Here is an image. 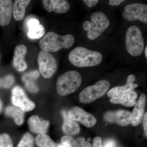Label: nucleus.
<instances>
[{"instance_id": "nucleus-1", "label": "nucleus", "mask_w": 147, "mask_h": 147, "mask_svg": "<svg viewBox=\"0 0 147 147\" xmlns=\"http://www.w3.org/2000/svg\"><path fill=\"white\" fill-rule=\"evenodd\" d=\"M68 59L73 65L79 67L95 66L102 62V56L97 51L82 47H75L69 53Z\"/></svg>"}, {"instance_id": "nucleus-2", "label": "nucleus", "mask_w": 147, "mask_h": 147, "mask_svg": "<svg viewBox=\"0 0 147 147\" xmlns=\"http://www.w3.org/2000/svg\"><path fill=\"white\" fill-rule=\"evenodd\" d=\"M75 42V38L72 35H59L53 32L45 35L39 41V46L43 51L56 52L62 49H69Z\"/></svg>"}, {"instance_id": "nucleus-3", "label": "nucleus", "mask_w": 147, "mask_h": 147, "mask_svg": "<svg viewBox=\"0 0 147 147\" xmlns=\"http://www.w3.org/2000/svg\"><path fill=\"white\" fill-rule=\"evenodd\" d=\"M82 81L81 74L76 70H69L63 74L57 82V90L60 95L65 96L76 91Z\"/></svg>"}, {"instance_id": "nucleus-4", "label": "nucleus", "mask_w": 147, "mask_h": 147, "mask_svg": "<svg viewBox=\"0 0 147 147\" xmlns=\"http://www.w3.org/2000/svg\"><path fill=\"white\" fill-rule=\"evenodd\" d=\"M91 21L84 22L83 29L87 31V36L89 39L93 40L102 34L110 25V20L104 13L96 11L92 14Z\"/></svg>"}, {"instance_id": "nucleus-5", "label": "nucleus", "mask_w": 147, "mask_h": 147, "mask_svg": "<svg viewBox=\"0 0 147 147\" xmlns=\"http://www.w3.org/2000/svg\"><path fill=\"white\" fill-rule=\"evenodd\" d=\"M125 46L127 52L133 57H138L144 49V40L142 31L135 26L129 27L125 35Z\"/></svg>"}, {"instance_id": "nucleus-6", "label": "nucleus", "mask_w": 147, "mask_h": 147, "mask_svg": "<svg viewBox=\"0 0 147 147\" xmlns=\"http://www.w3.org/2000/svg\"><path fill=\"white\" fill-rule=\"evenodd\" d=\"M110 87V82L106 80H100L94 85L87 87L79 94L80 102L83 103L92 102L105 95Z\"/></svg>"}, {"instance_id": "nucleus-7", "label": "nucleus", "mask_w": 147, "mask_h": 147, "mask_svg": "<svg viewBox=\"0 0 147 147\" xmlns=\"http://www.w3.org/2000/svg\"><path fill=\"white\" fill-rule=\"evenodd\" d=\"M38 63L40 72L44 78H50L57 69V60L49 52L40 51L38 57Z\"/></svg>"}, {"instance_id": "nucleus-8", "label": "nucleus", "mask_w": 147, "mask_h": 147, "mask_svg": "<svg viewBox=\"0 0 147 147\" xmlns=\"http://www.w3.org/2000/svg\"><path fill=\"white\" fill-rule=\"evenodd\" d=\"M123 16L129 21L139 20L147 24V5L140 3H134L125 6Z\"/></svg>"}, {"instance_id": "nucleus-9", "label": "nucleus", "mask_w": 147, "mask_h": 147, "mask_svg": "<svg viewBox=\"0 0 147 147\" xmlns=\"http://www.w3.org/2000/svg\"><path fill=\"white\" fill-rule=\"evenodd\" d=\"M11 99L13 105L24 112H30L35 107L34 102L29 99L24 90L19 86H16L12 89Z\"/></svg>"}, {"instance_id": "nucleus-10", "label": "nucleus", "mask_w": 147, "mask_h": 147, "mask_svg": "<svg viewBox=\"0 0 147 147\" xmlns=\"http://www.w3.org/2000/svg\"><path fill=\"white\" fill-rule=\"evenodd\" d=\"M69 118L75 121H78L87 127L94 126L97 120L95 117L79 107H74L69 110Z\"/></svg>"}, {"instance_id": "nucleus-11", "label": "nucleus", "mask_w": 147, "mask_h": 147, "mask_svg": "<svg viewBox=\"0 0 147 147\" xmlns=\"http://www.w3.org/2000/svg\"><path fill=\"white\" fill-rule=\"evenodd\" d=\"M131 115V112L127 110H118L106 112L103 115V118L108 122L126 126L130 123Z\"/></svg>"}, {"instance_id": "nucleus-12", "label": "nucleus", "mask_w": 147, "mask_h": 147, "mask_svg": "<svg viewBox=\"0 0 147 147\" xmlns=\"http://www.w3.org/2000/svg\"><path fill=\"white\" fill-rule=\"evenodd\" d=\"M146 96L144 94H142L139 100L134 105L131 113V125L136 126L139 125L143 120L146 108Z\"/></svg>"}, {"instance_id": "nucleus-13", "label": "nucleus", "mask_w": 147, "mask_h": 147, "mask_svg": "<svg viewBox=\"0 0 147 147\" xmlns=\"http://www.w3.org/2000/svg\"><path fill=\"white\" fill-rule=\"evenodd\" d=\"M27 52L26 46L23 44H19L15 47L13 63L14 68L18 71H25L28 68V64L25 60Z\"/></svg>"}, {"instance_id": "nucleus-14", "label": "nucleus", "mask_w": 147, "mask_h": 147, "mask_svg": "<svg viewBox=\"0 0 147 147\" xmlns=\"http://www.w3.org/2000/svg\"><path fill=\"white\" fill-rule=\"evenodd\" d=\"M136 77L133 74H130L127 77L125 85L115 87L110 90L107 93L108 97L112 98L120 96L132 91L138 86L136 84H134Z\"/></svg>"}, {"instance_id": "nucleus-15", "label": "nucleus", "mask_w": 147, "mask_h": 147, "mask_svg": "<svg viewBox=\"0 0 147 147\" xmlns=\"http://www.w3.org/2000/svg\"><path fill=\"white\" fill-rule=\"evenodd\" d=\"M42 5L48 12L63 13L67 12L70 6L67 1L65 0H43Z\"/></svg>"}, {"instance_id": "nucleus-16", "label": "nucleus", "mask_w": 147, "mask_h": 147, "mask_svg": "<svg viewBox=\"0 0 147 147\" xmlns=\"http://www.w3.org/2000/svg\"><path fill=\"white\" fill-rule=\"evenodd\" d=\"M28 125L30 130L35 134H46L50 126V122L47 120H41L37 115L30 117L28 120Z\"/></svg>"}, {"instance_id": "nucleus-17", "label": "nucleus", "mask_w": 147, "mask_h": 147, "mask_svg": "<svg viewBox=\"0 0 147 147\" xmlns=\"http://www.w3.org/2000/svg\"><path fill=\"white\" fill-rule=\"evenodd\" d=\"M12 1L0 0V26H8L11 21L12 14Z\"/></svg>"}, {"instance_id": "nucleus-18", "label": "nucleus", "mask_w": 147, "mask_h": 147, "mask_svg": "<svg viewBox=\"0 0 147 147\" xmlns=\"http://www.w3.org/2000/svg\"><path fill=\"white\" fill-rule=\"evenodd\" d=\"M27 26L28 28L27 35L30 39H39L45 34V28L36 18L30 19L27 22Z\"/></svg>"}, {"instance_id": "nucleus-19", "label": "nucleus", "mask_w": 147, "mask_h": 147, "mask_svg": "<svg viewBox=\"0 0 147 147\" xmlns=\"http://www.w3.org/2000/svg\"><path fill=\"white\" fill-rule=\"evenodd\" d=\"M137 97V92L132 91L122 95L112 98L110 101L113 104H121L126 107H130L135 105Z\"/></svg>"}, {"instance_id": "nucleus-20", "label": "nucleus", "mask_w": 147, "mask_h": 147, "mask_svg": "<svg viewBox=\"0 0 147 147\" xmlns=\"http://www.w3.org/2000/svg\"><path fill=\"white\" fill-rule=\"evenodd\" d=\"M62 115L64 119L62 130L64 133L68 136H72L79 134L80 131L79 123L69 118L68 116L65 111L63 112Z\"/></svg>"}, {"instance_id": "nucleus-21", "label": "nucleus", "mask_w": 147, "mask_h": 147, "mask_svg": "<svg viewBox=\"0 0 147 147\" xmlns=\"http://www.w3.org/2000/svg\"><path fill=\"white\" fill-rule=\"evenodd\" d=\"M61 140L62 144L68 147H91L90 142L82 137L74 139L71 136L65 135Z\"/></svg>"}, {"instance_id": "nucleus-22", "label": "nucleus", "mask_w": 147, "mask_h": 147, "mask_svg": "<svg viewBox=\"0 0 147 147\" xmlns=\"http://www.w3.org/2000/svg\"><path fill=\"white\" fill-rule=\"evenodd\" d=\"M30 1V0H16L14 1L12 7V13L16 21H21L24 18L26 8Z\"/></svg>"}, {"instance_id": "nucleus-23", "label": "nucleus", "mask_w": 147, "mask_h": 147, "mask_svg": "<svg viewBox=\"0 0 147 147\" xmlns=\"http://www.w3.org/2000/svg\"><path fill=\"white\" fill-rule=\"evenodd\" d=\"M5 115L12 117L17 125H21L24 122L25 114L24 111L16 106L9 105L6 108Z\"/></svg>"}, {"instance_id": "nucleus-24", "label": "nucleus", "mask_w": 147, "mask_h": 147, "mask_svg": "<svg viewBox=\"0 0 147 147\" xmlns=\"http://www.w3.org/2000/svg\"><path fill=\"white\" fill-rule=\"evenodd\" d=\"M22 79L25 82V86L28 90L33 93H36L38 92L39 88L34 82L36 79L34 75L33 71L24 74Z\"/></svg>"}, {"instance_id": "nucleus-25", "label": "nucleus", "mask_w": 147, "mask_h": 147, "mask_svg": "<svg viewBox=\"0 0 147 147\" xmlns=\"http://www.w3.org/2000/svg\"><path fill=\"white\" fill-rule=\"evenodd\" d=\"M35 141L38 147H56V143L46 134H38Z\"/></svg>"}, {"instance_id": "nucleus-26", "label": "nucleus", "mask_w": 147, "mask_h": 147, "mask_svg": "<svg viewBox=\"0 0 147 147\" xmlns=\"http://www.w3.org/2000/svg\"><path fill=\"white\" fill-rule=\"evenodd\" d=\"M34 142L33 137L28 132L24 134L17 147H34Z\"/></svg>"}, {"instance_id": "nucleus-27", "label": "nucleus", "mask_w": 147, "mask_h": 147, "mask_svg": "<svg viewBox=\"0 0 147 147\" xmlns=\"http://www.w3.org/2000/svg\"><path fill=\"white\" fill-rule=\"evenodd\" d=\"M0 147H13V141L9 134H0Z\"/></svg>"}, {"instance_id": "nucleus-28", "label": "nucleus", "mask_w": 147, "mask_h": 147, "mask_svg": "<svg viewBox=\"0 0 147 147\" xmlns=\"http://www.w3.org/2000/svg\"><path fill=\"white\" fill-rule=\"evenodd\" d=\"M14 82V77L11 75H9L3 78H0V88H8L13 85Z\"/></svg>"}, {"instance_id": "nucleus-29", "label": "nucleus", "mask_w": 147, "mask_h": 147, "mask_svg": "<svg viewBox=\"0 0 147 147\" xmlns=\"http://www.w3.org/2000/svg\"><path fill=\"white\" fill-rule=\"evenodd\" d=\"M91 147H102L101 138L99 137H95L93 141Z\"/></svg>"}, {"instance_id": "nucleus-30", "label": "nucleus", "mask_w": 147, "mask_h": 147, "mask_svg": "<svg viewBox=\"0 0 147 147\" xmlns=\"http://www.w3.org/2000/svg\"><path fill=\"white\" fill-rule=\"evenodd\" d=\"M98 0H84V2L85 3L88 7H92L96 5L98 3Z\"/></svg>"}, {"instance_id": "nucleus-31", "label": "nucleus", "mask_w": 147, "mask_h": 147, "mask_svg": "<svg viewBox=\"0 0 147 147\" xmlns=\"http://www.w3.org/2000/svg\"><path fill=\"white\" fill-rule=\"evenodd\" d=\"M143 125H144V129L145 134L146 137L147 136V113H145L143 118Z\"/></svg>"}, {"instance_id": "nucleus-32", "label": "nucleus", "mask_w": 147, "mask_h": 147, "mask_svg": "<svg viewBox=\"0 0 147 147\" xmlns=\"http://www.w3.org/2000/svg\"><path fill=\"white\" fill-rule=\"evenodd\" d=\"M123 0H110L109 1V5L112 6H118L124 1Z\"/></svg>"}, {"instance_id": "nucleus-33", "label": "nucleus", "mask_w": 147, "mask_h": 147, "mask_svg": "<svg viewBox=\"0 0 147 147\" xmlns=\"http://www.w3.org/2000/svg\"><path fill=\"white\" fill-rule=\"evenodd\" d=\"M115 143L113 141H109L107 142L104 145V146H102V147H115Z\"/></svg>"}, {"instance_id": "nucleus-34", "label": "nucleus", "mask_w": 147, "mask_h": 147, "mask_svg": "<svg viewBox=\"0 0 147 147\" xmlns=\"http://www.w3.org/2000/svg\"><path fill=\"white\" fill-rule=\"evenodd\" d=\"M3 109V103L2 102L1 100V98H0V113L1 112L2 110Z\"/></svg>"}, {"instance_id": "nucleus-35", "label": "nucleus", "mask_w": 147, "mask_h": 147, "mask_svg": "<svg viewBox=\"0 0 147 147\" xmlns=\"http://www.w3.org/2000/svg\"><path fill=\"white\" fill-rule=\"evenodd\" d=\"M147 47L146 46V48L145 49V57H146V59H147Z\"/></svg>"}, {"instance_id": "nucleus-36", "label": "nucleus", "mask_w": 147, "mask_h": 147, "mask_svg": "<svg viewBox=\"0 0 147 147\" xmlns=\"http://www.w3.org/2000/svg\"><path fill=\"white\" fill-rule=\"evenodd\" d=\"M57 147H68L66 146H64L63 144L59 145Z\"/></svg>"}]
</instances>
